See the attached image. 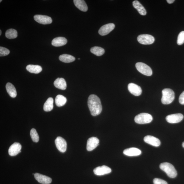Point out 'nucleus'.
I'll list each match as a JSON object with an SVG mask.
<instances>
[{"instance_id": "3", "label": "nucleus", "mask_w": 184, "mask_h": 184, "mask_svg": "<svg viewBox=\"0 0 184 184\" xmlns=\"http://www.w3.org/2000/svg\"><path fill=\"white\" fill-rule=\"evenodd\" d=\"M159 168L165 172L169 177L175 178L177 175V171L173 165L170 163H162L159 165Z\"/></svg>"}, {"instance_id": "12", "label": "nucleus", "mask_w": 184, "mask_h": 184, "mask_svg": "<svg viewBox=\"0 0 184 184\" xmlns=\"http://www.w3.org/2000/svg\"><path fill=\"white\" fill-rule=\"evenodd\" d=\"M111 168L105 165L98 167L94 170V174L98 176L104 175L109 174L111 173Z\"/></svg>"}, {"instance_id": "9", "label": "nucleus", "mask_w": 184, "mask_h": 184, "mask_svg": "<svg viewBox=\"0 0 184 184\" xmlns=\"http://www.w3.org/2000/svg\"><path fill=\"white\" fill-rule=\"evenodd\" d=\"M34 19L38 23L44 25L50 24L52 22L51 17L41 15H36L34 16Z\"/></svg>"}, {"instance_id": "15", "label": "nucleus", "mask_w": 184, "mask_h": 184, "mask_svg": "<svg viewBox=\"0 0 184 184\" xmlns=\"http://www.w3.org/2000/svg\"><path fill=\"white\" fill-rule=\"evenodd\" d=\"M144 139L146 143L154 147H159L161 144V142L159 140L153 136H146L144 137Z\"/></svg>"}, {"instance_id": "8", "label": "nucleus", "mask_w": 184, "mask_h": 184, "mask_svg": "<svg viewBox=\"0 0 184 184\" xmlns=\"http://www.w3.org/2000/svg\"><path fill=\"white\" fill-rule=\"evenodd\" d=\"M183 116L180 113L175 114L169 115L166 118V121L171 124H175L180 122L182 121Z\"/></svg>"}, {"instance_id": "4", "label": "nucleus", "mask_w": 184, "mask_h": 184, "mask_svg": "<svg viewBox=\"0 0 184 184\" xmlns=\"http://www.w3.org/2000/svg\"><path fill=\"white\" fill-rule=\"evenodd\" d=\"M153 120V118L151 115L146 113H142L137 115L134 119L135 122L139 124L149 123Z\"/></svg>"}, {"instance_id": "17", "label": "nucleus", "mask_w": 184, "mask_h": 184, "mask_svg": "<svg viewBox=\"0 0 184 184\" xmlns=\"http://www.w3.org/2000/svg\"><path fill=\"white\" fill-rule=\"evenodd\" d=\"M123 153L125 155L128 156H136L140 155L142 151L138 148H131L125 149Z\"/></svg>"}, {"instance_id": "21", "label": "nucleus", "mask_w": 184, "mask_h": 184, "mask_svg": "<svg viewBox=\"0 0 184 184\" xmlns=\"http://www.w3.org/2000/svg\"><path fill=\"white\" fill-rule=\"evenodd\" d=\"M133 5L135 9L137 10L139 13L142 16H145L147 11L144 7L138 1H135L133 2Z\"/></svg>"}, {"instance_id": "27", "label": "nucleus", "mask_w": 184, "mask_h": 184, "mask_svg": "<svg viewBox=\"0 0 184 184\" xmlns=\"http://www.w3.org/2000/svg\"><path fill=\"white\" fill-rule=\"evenodd\" d=\"M90 51L92 54L98 56L104 55L105 53L104 49L98 46H95L92 48L90 49Z\"/></svg>"}, {"instance_id": "14", "label": "nucleus", "mask_w": 184, "mask_h": 184, "mask_svg": "<svg viewBox=\"0 0 184 184\" xmlns=\"http://www.w3.org/2000/svg\"><path fill=\"white\" fill-rule=\"evenodd\" d=\"M22 148L21 145L18 143H15L10 147L8 152L10 155L11 156H16L21 153Z\"/></svg>"}, {"instance_id": "32", "label": "nucleus", "mask_w": 184, "mask_h": 184, "mask_svg": "<svg viewBox=\"0 0 184 184\" xmlns=\"http://www.w3.org/2000/svg\"><path fill=\"white\" fill-rule=\"evenodd\" d=\"M154 184H168L165 180L159 178L154 179L153 180Z\"/></svg>"}, {"instance_id": "22", "label": "nucleus", "mask_w": 184, "mask_h": 184, "mask_svg": "<svg viewBox=\"0 0 184 184\" xmlns=\"http://www.w3.org/2000/svg\"><path fill=\"white\" fill-rule=\"evenodd\" d=\"M6 89L7 92L11 97L15 98L17 95V92L15 87L11 83H7L6 85Z\"/></svg>"}, {"instance_id": "5", "label": "nucleus", "mask_w": 184, "mask_h": 184, "mask_svg": "<svg viewBox=\"0 0 184 184\" xmlns=\"http://www.w3.org/2000/svg\"><path fill=\"white\" fill-rule=\"evenodd\" d=\"M136 69L142 74L150 76L153 74V71L150 67L143 63H137L136 65Z\"/></svg>"}, {"instance_id": "11", "label": "nucleus", "mask_w": 184, "mask_h": 184, "mask_svg": "<svg viewBox=\"0 0 184 184\" xmlns=\"http://www.w3.org/2000/svg\"><path fill=\"white\" fill-rule=\"evenodd\" d=\"M99 140L97 137H92L88 139L87 142V149L88 151H92L99 145Z\"/></svg>"}, {"instance_id": "28", "label": "nucleus", "mask_w": 184, "mask_h": 184, "mask_svg": "<svg viewBox=\"0 0 184 184\" xmlns=\"http://www.w3.org/2000/svg\"><path fill=\"white\" fill-rule=\"evenodd\" d=\"M5 35L7 38L13 39L16 38L18 36V33L15 29H10L7 31Z\"/></svg>"}, {"instance_id": "7", "label": "nucleus", "mask_w": 184, "mask_h": 184, "mask_svg": "<svg viewBox=\"0 0 184 184\" xmlns=\"http://www.w3.org/2000/svg\"><path fill=\"white\" fill-rule=\"evenodd\" d=\"M56 146L61 153H65L67 150V143L65 140L62 137L58 136L55 140Z\"/></svg>"}, {"instance_id": "24", "label": "nucleus", "mask_w": 184, "mask_h": 184, "mask_svg": "<svg viewBox=\"0 0 184 184\" xmlns=\"http://www.w3.org/2000/svg\"><path fill=\"white\" fill-rule=\"evenodd\" d=\"M54 100L52 98H49L44 105L43 109L45 111L50 112L53 109Z\"/></svg>"}, {"instance_id": "16", "label": "nucleus", "mask_w": 184, "mask_h": 184, "mask_svg": "<svg viewBox=\"0 0 184 184\" xmlns=\"http://www.w3.org/2000/svg\"><path fill=\"white\" fill-rule=\"evenodd\" d=\"M36 180L39 183L43 184H49L51 183L52 180L48 177L36 173L34 175Z\"/></svg>"}, {"instance_id": "2", "label": "nucleus", "mask_w": 184, "mask_h": 184, "mask_svg": "<svg viewBox=\"0 0 184 184\" xmlns=\"http://www.w3.org/2000/svg\"><path fill=\"white\" fill-rule=\"evenodd\" d=\"M162 97L161 102L164 104H171L175 99V93L173 91L169 88H165L162 91Z\"/></svg>"}, {"instance_id": "37", "label": "nucleus", "mask_w": 184, "mask_h": 184, "mask_svg": "<svg viewBox=\"0 0 184 184\" xmlns=\"http://www.w3.org/2000/svg\"><path fill=\"white\" fill-rule=\"evenodd\" d=\"M78 60H80V58H78Z\"/></svg>"}, {"instance_id": "31", "label": "nucleus", "mask_w": 184, "mask_h": 184, "mask_svg": "<svg viewBox=\"0 0 184 184\" xmlns=\"http://www.w3.org/2000/svg\"><path fill=\"white\" fill-rule=\"evenodd\" d=\"M10 51L7 48L1 47H0V56H4L9 54Z\"/></svg>"}, {"instance_id": "23", "label": "nucleus", "mask_w": 184, "mask_h": 184, "mask_svg": "<svg viewBox=\"0 0 184 184\" xmlns=\"http://www.w3.org/2000/svg\"><path fill=\"white\" fill-rule=\"evenodd\" d=\"M26 69L27 70L31 73L38 74L42 71V68L39 65H29L27 66Z\"/></svg>"}, {"instance_id": "30", "label": "nucleus", "mask_w": 184, "mask_h": 184, "mask_svg": "<svg viewBox=\"0 0 184 184\" xmlns=\"http://www.w3.org/2000/svg\"><path fill=\"white\" fill-rule=\"evenodd\" d=\"M184 43V31H181L178 36L177 43L178 45H183Z\"/></svg>"}, {"instance_id": "13", "label": "nucleus", "mask_w": 184, "mask_h": 184, "mask_svg": "<svg viewBox=\"0 0 184 184\" xmlns=\"http://www.w3.org/2000/svg\"><path fill=\"white\" fill-rule=\"evenodd\" d=\"M128 89L129 92L135 96H138L142 94V90L141 87L134 83H131L129 84Z\"/></svg>"}, {"instance_id": "18", "label": "nucleus", "mask_w": 184, "mask_h": 184, "mask_svg": "<svg viewBox=\"0 0 184 184\" xmlns=\"http://www.w3.org/2000/svg\"><path fill=\"white\" fill-rule=\"evenodd\" d=\"M67 43V39L63 37H58L53 39L51 45L56 47H59L66 45Z\"/></svg>"}, {"instance_id": "33", "label": "nucleus", "mask_w": 184, "mask_h": 184, "mask_svg": "<svg viewBox=\"0 0 184 184\" xmlns=\"http://www.w3.org/2000/svg\"><path fill=\"white\" fill-rule=\"evenodd\" d=\"M179 100L180 104L184 105V91L180 95Z\"/></svg>"}, {"instance_id": "26", "label": "nucleus", "mask_w": 184, "mask_h": 184, "mask_svg": "<svg viewBox=\"0 0 184 184\" xmlns=\"http://www.w3.org/2000/svg\"><path fill=\"white\" fill-rule=\"evenodd\" d=\"M67 101V99L64 96L61 95H58L56 97L55 100V104L58 107L63 106Z\"/></svg>"}, {"instance_id": "34", "label": "nucleus", "mask_w": 184, "mask_h": 184, "mask_svg": "<svg viewBox=\"0 0 184 184\" xmlns=\"http://www.w3.org/2000/svg\"><path fill=\"white\" fill-rule=\"evenodd\" d=\"M166 1L168 4H171L173 3L175 1L174 0H167Z\"/></svg>"}, {"instance_id": "10", "label": "nucleus", "mask_w": 184, "mask_h": 184, "mask_svg": "<svg viewBox=\"0 0 184 184\" xmlns=\"http://www.w3.org/2000/svg\"><path fill=\"white\" fill-rule=\"evenodd\" d=\"M115 25L113 23L108 24L102 26L99 29V33L101 36H105L110 33L114 29Z\"/></svg>"}, {"instance_id": "19", "label": "nucleus", "mask_w": 184, "mask_h": 184, "mask_svg": "<svg viewBox=\"0 0 184 184\" xmlns=\"http://www.w3.org/2000/svg\"><path fill=\"white\" fill-rule=\"evenodd\" d=\"M55 86L59 89L64 90L67 88V83L64 79L63 78H58L54 83Z\"/></svg>"}, {"instance_id": "36", "label": "nucleus", "mask_w": 184, "mask_h": 184, "mask_svg": "<svg viewBox=\"0 0 184 184\" xmlns=\"http://www.w3.org/2000/svg\"><path fill=\"white\" fill-rule=\"evenodd\" d=\"M1 30H0V35H1Z\"/></svg>"}, {"instance_id": "6", "label": "nucleus", "mask_w": 184, "mask_h": 184, "mask_svg": "<svg viewBox=\"0 0 184 184\" xmlns=\"http://www.w3.org/2000/svg\"><path fill=\"white\" fill-rule=\"evenodd\" d=\"M137 41L142 45H150L153 44L155 41L154 37L148 34H143L137 37Z\"/></svg>"}, {"instance_id": "35", "label": "nucleus", "mask_w": 184, "mask_h": 184, "mask_svg": "<svg viewBox=\"0 0 184 184\" xmlns=\"http://www.w3.org/2000/svg\"><path fill=\"white\" fill-rule=\"evenodd\" d=\"M182 146H183V148H184V142H183V143Z\"/></svg>"}, {"instance_id": "20", "label": "nucleus", "mask_w": 184, "mask_h": 184, "mask_svg": "<svg viewBox=\"0 0 184 184\" xmlns=\"http://www.w3.org/2000/svg\"><path fill=\"white\" fill-rule=\"evenodd\" d=\"M74 3L75 6L80 10L86 12L88 10V7L85 1L83 0H74Z\"/></svg>"}, {"instance_id": "1", "label": "nucleus", "mask_w": 184, "mask_h": 184, "mask_svg": "<svg viewBox=\"0 0 184 184\" xmlns=\"http://www.w3.org/2000/svg\"><path fill=\"white\" fill-rule=\"evenodd\" d=\"M88 105L91 114L95 116L101 113L102 107L99 98L96 95H91L88 98Z\"/></svg>"}, {"instance_id": "38", "label": "nucleus", "mask_w": 184, "mask_h": 184, "mask_svg": "<svg viewBox=\"0 0 184 184\" xmlns=\"http://www.w3.org/2000/svg\"><path fill=\"white\" fill-rule=\"evenodd\" d=\"M0 1V2H1V1Z\"/></svg>"}, {"instance_id": "25", "label": "nucleus", "mask_w": 184, "mask_h": 184, "mask_svg": "<svg viewBox=\"0 0 184 184\" xmlns=\"http://www.w3.org/2000/svg\"><path fill=\"white\" fill-rule=\"evenodd\" d=\"M59 60L63 63H70L74 61L75 58L72 55L64 54L60 56Z\"/></svg>"}, {"instance_id": "29", "label": "nucleus", "mask_w": 184, "mask_h": 184, "mask_svg": "<svg viewBox=\"0 0 184 184\" xmlns=\"http://www.w3.org/2000/svg\"><path fill=\"white\" fill-rule=\"evenodd\" d=\"M30 135L33 141L36 143H37L39 141V137L35 129L33 128L31 130Z\"/></svg>"}]
</instances>
